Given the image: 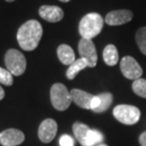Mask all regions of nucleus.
Segmentation results:
<instances>
[{
  "mask_svg": "<svg viewBox=\"0 0 146 146\" xmlns=\"http://www.w3.org/2000/svg\"><path fill=\"white\" fill-rule=\"evenodd\" d=\"M42 35V25L37 20H29L19 28L17 41L20 48L26 51H31L37 48Z\"/></svg>",
  "mask_w": 146,
  "mask_h": 146,
  "instance_id": "f257e3e1",
  "label": "nucleus"
},
{
  "mask_svg": "<svg viewBox=\"0 0 146 146\" xmlns=\"http://www.w3.org/2000/svg\"><path fill=\"white\" fill-rule=\"evenodd\" d=\"M104 19L97 13H87L81 19L79 24V33L82 38L92 40L101 33L104 28Z\"/></svg>",
  "mask_w": 146,
  "mask_h": 146,
  "instance_id": "f03ea898",
  "label": "nucleus"
},
{
  "mask_svg": "<svg viewBox=\"0 0 146 146\" xmlns=\"http://www.w3.org/2000/svg\"><path fill=\"white\" fill-rule=\"evenodd\" d=\"M50 101L53 107L58 111H65L72 103L70 92L65 84L57 83L50 88Z\"/></svg>",
  "mask_w": 146,
  "mask_h": 146,
  "instance_id": "7ed1b4c3",
  "label": "nucleus"
},
{
  "mask_svg": "<svg viewBox=\"0 0 146 146\" xmlns=\"http://www.w3.org/2000/svg\"><path fill=\"white\" fill-rule=\"evenodd\" d=\"M5 65L7 69L13 76H20L25 72L27 68L26 58L22 52L17 49L11 48L6 52Z\"/></svg>",
  "mask_w": 146,
  "mask_h": 146,
  "instance_id": "20e7f679",
  "label": "nucleus"
},
{
  "mask_svg": "<svg viewBox=\"0 0 146 146\" xmlns=\"http://www.w3.org/2000/svg\"><path fill=\"white\" fill-rule=\"evenodd\" d=\"M113 115L117 121L123 124L133 125L141 119V111L138 107L130 104H119L113 110Z\"/></svg>",
  "mask_w": 146,
  "mask_h": 146,
  "instance_id": "39448f33",
  "label": "nucleus"
},
{
  "mask_svg": "<svg viewBox=\"0 0 146 146\" xmlns=\"http://www.w3.org/2000/svg\"><path fill=\"white\" fill-rule=\"evenodd\" d=\"M79 53L81 58H84L88 63V68H94L97 65L98 54L97 49L92 40L82 38L78 45Z\"/></svg>",
  "mask_w": 146,
  "mask_h": 146,
  "instance_id": "423d86ee",
  "label": "nucleus"
},
{
  "mask_svg": "<svg viewBox=\"0 0 146 146\" xmlns=\"http://www.w3.org/2000/svg\"><path fill=\"white\" fill-rule=\"evenodd\" d=\"M121 71L129 80H138L142 75V68L139 64L131 56H124L121 61Z\"/></svg>",
  "mask_w": 146,
  "mask_h": 146,
  "instance_id": "0eeeda50",
  "label": "nucleus"
},
{
  "mask_svg": "<svg viewBox=\"0 0 146 146\" xmlns=\"http://www.w3.org/2000/svg\"><path fill=\"white\" fill-rule=\"evenodd\" d=\"M57 122L52 119H46L42 121L38 129V137L44 143H48L55 138L57 133Z\"/></svg>",
  "mask_w": 146,
  "mask_h": 146,
  "instance_id": "6e6552de",
  "label": "nucleus"
},
{
  "mask_svg": "<svg viewBox=\"0 0 146 146\" xmlns=\"http://www.w3.org/2000/svg\"><path fill=\"white\" fill-rule=\"evenodd\" d=\"M24 141V133L18 129L10 128L0 133V143L3 146H17Z\"/></svg>",
  "mask_w": 146,
  "mask_h": 146,
  "instance_id": "1a4fd4ad",
  "label": "nucleus"
},
{
  "mask_svg": "<svg viewBox=\"0 0 146 146\" xmlns=\"http://www.w3.org/2000/svg\"><path fill=\"white\" fill-rule=\"evenodd\" d=\"M133 19V13L129 10L112 11L106 14L104 21L109 26H121Z\"/></svg>",
  "mask_w": 146,
  "mask_h": 146,
  "instance_id": "9d476101",
  "label": "nucleus"
},
{
  "mask_svg": "<svg viewBox=\"0 0 146 146\" xmlns=\"http://www.w3.org/2000/svg\"><path fill=\"white\" fill-rule=\"evenodd\" d=\"M113 102V95L109 92L95 95L91 101L90 109L95 113H103L109 108Z\"/></svg>",
  "mask_w": 146,
  "mask_h": 146,
  "instance_id": "9b49d317",
  "label": "nucleus"
},
{
  "mask_svg": "<svg viewBox=\"0 0 146 146\" xmlns=\"http://www.w3.org/2000/svg\"><path fill=\"white\" fill-rule=\"evenodd\" d=\"M39 15L44 20L50 23L59 22L64 17V11L58 6L44 5L39 9Z\"/></svg>",
  "mask_w": 146,
  "mask_h": 146,
  "instance_id": "f8f14e48",
  "label": "nucleus"
},
{
  "mask_svg": "<svg viewBox=\"0 0 146 146\" xmlns=\"http://www.w3.org/2000/svg\"><path fill=\"white\" fill-rule=\"evenodd\" d=\"M70 96L73 103H75V104H77L81 108L90 109V104H91V101L94 95L84 91V90L74 88L70 91Z\"/></svg>",
  "mask_w": 146,
  "mask_h": 146,
  "instance_id": "ddd939ff",
  "label": "nucleus"
},
{
  "mask_svg": "<svg viewBox=\"0 0 146 146\" xmlns=\"http://www.w3.org/2000/svg\"><path fill=\"white\" fill-rule=\"evenodd\" d=\"M57 55L61 63L66 66H70L76 60L74 50L68 45H60L57 48Z\"/></svg>",
  "mask_w": 146,
  "mask_h": 146,
  "instance_id": "4468645a",
  "label": "nucleus"
},
{
  "mask_svg": "<svg viewBox=\"0 0 146 146\" xmlns=\"http://www.w3.org/2000/svg\"><path fill=\"white\" fill-rule=\"evenodd\" d=\"M103 57L107 66H113L119 62V52L114 45H107L104 49Z\"/></svg>",
  "mask_w": 146,
  "mask_h": 146,
  "instance_id": "2eb2a0df",
  "label": "nucleus"
},
{
  "mask_svg": "<svg viewBox=\"0 0 146 146\" xmlns=\"http://www.w3.org/2000/svg\"><path fill=\"white\" fill-rule=\"evenodd\" d=\"M86 68H88V63L84 58H80L73 62L70 66H68V70H66V78L68 80H73L79 72L83 70Z\"/></svg>",
  "mask_w": 146,
  "mask_h": 146,
  "instance_id": "dca6fc26",
  "label": "nucleus"
},
{
  "mask_svg": "<svg viewBox=\"0 0 146 146\" xmlns=\"http://www.w3.org/2000/svg\"><path fill=\"white\" fill-rule=\"evenodd\" d=\"M72 130L76 139L79 141V143L82 146H86V136L89 132L90 128L87 125L82 123V122H75L72 126Z\"/></svg>",
  "mask_w": 146,
  "mask_h": 146,
  "instance_id": "f3484780",
  "label": "nucleus"
},
{
  "mask_svg": "<svg viewBox=\"0 0 146 146\" xmlns=\"http://www.w3.org/2000/svg\"><path fill=\"white\" fill-rule=\"evenodd\" d=\"M104 141V136L98 130L90 129L86 136V146H94L96 144H101Z\"/></svg>",
  "mask_w": 146,
  "mask_h": 146,
  "instance_id": "a211bd4d",
  "label": "nucleus"
},
{
  "mask_svg": "<svg viewBox=\"0 0 146 146\" xmlns=\"http://www.w3.org/2000/svg\"><path fill=\"white\" fill-rule=\"evenodd\" d=\"M136 42L141 51L146 55V27L139 29L136 33Z\"/></svg>",
  "mask_w": 146,
  "mask_h": 146,
  "instance_id": "6ab92c4d",
  "label": "nucleus"
},
{
  "mask_svg": "<svg viewBox=\"0 0 146 146\" xmlns=\"http://www.w3.org/2000/svg\"><path fill=\"white\" fill-rule=\"evenodd\" d=\"M132 89L138 96L146 99V80L145 79L139 78L138 80L134 81V83L132 84Z\"/></svg>",
  "mask_w": 146,
  "mask_h": 146,
  "instance_id": "aec40b11",
  "label": "nucleus"
},
{
  "mask_svg": "<svg viewBox=\"0 0 146 146\" xmlns=\"http://www.w3.org/2000/svg\"><path fill=\"white\" fill-rule=\"evenodd\" d=\"M13 74L8 70L0 66V84H4V86H10L13 83Z\"/></svg>",
  "mask_w": 146,
  "mask_h": 146,
  "instance_id": "412c9836",
  "label": "nucleus"
},
{
  "mask_svg": "<svg viewBox=\"0 0 146 146\" xmlns=\"http://www.w3.org/2000/svg\"><path fill=\"white\" fill-rule=\"evenodd\" d=\"M59 143H60V146H74L75 141H74V139H73L71 136L65 134V135H62L60 137Z\"/></svg>",
  "mask_w": 146,
  "mask_h": 146,
  "instance_id": "4be33fe9",
  "label": "nucleus"
},
{
  "mask_svg": "<svg viewBox=\"0 0 146 146\" xmlns=\"http://www.w3.org/2000/svg\"><path fill=\"white\" fill-rule=\"evenodd\" d=\"M139 141L141 146H146V131L141 134L139 138Z\"/></svg>",
  "mask_w": 146,
  "mask_h": 146,
  "instance_id": "5701e85b",
  "label": "nucleus"
},
{
  "mask_svg": "<svg viewBox=\"0 0 146 146\" xmlns=\"http://www.w3.org/2000/svg\"><path fill=\"white\" fill-rule=\"evenodd\" d=\"M4 97H5V91H4V89L2 88V86H0V101Z\"/></svg>",
  "mask_w": 146,
  "mask_h": 146,
  "instance_id": "b1692460",
  "label": "nucleus"
},
{
  "mask_svg": "<svg viewBox=\"0 0 146 146\" xmlns=\"http://www.w3.org/2000/svg\"><path fill=\"white\" fill-rule=\"evenodd\" d=\"M61 2H69L70 0H60Z\"/></svg>",
  "mask_w": 146,
  "mask_h": 146,
  "instance_id": "393cba45",
  "label": "nucleus"
},
{
  "mask_svg": "<svg viewBox=\"0 0 146 146\" xmlns=\"http://www.w3.org/2000/svg\"><path fill=\"white\" fill-rule=\"evenodd\" d=\"M98 146H108V145H106V144H104V143H101V144H99Z\"/></svg>",
  "mask_w": 146,
  "mask_h": 146,
  "instance_id": "a878e982",
  "label": "nucleus"
},
{
  "mask_svg": "<svg viewBox=\"0 0 146 146\" xmlns=\"http://www.w3.org/2000/svg\"><path fill=\"white\" fill-rule=\"evenodd\" d=\"M6 1H7V2H13L14 0H6Z\"/></svg>",
  "mask_w": 146,
  "mask_h": 146,
  "instance_id": "bb28decb",
  "label": "nucleus"
}]
</instances>
